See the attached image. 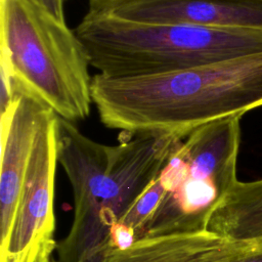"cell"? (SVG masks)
Returning a JSON list of instances; mask_svg holds the SVG:
<instances>
[{
  "label": "cell",
  "instance_id": "1",
  "mask_svg": "<svg viewBox=\"0 0 262 262\" xmlns=\"http://www.w3.org/2000/svg\"><path fill=\"white\" fill-rule=\"evenodd\" d=\"M91 97L101 123L133 135L182 139L208 123L262 105V51L190 69L135 77L93 76Z\"/></svg>",
  "mask_w": 262,
  "mask_h": 262
},
{
  "label": "cell",
  "instance_id": "2",
  "mask_svg": "<svg viewBox=\"0 0 262 262\" xmlns=\"http://www.w3.org/2000/svg\"><path fill=\"white\" fill-rule=\"evenodd\" d=\"M105 77L163 74L262 51V33L86 13L74 30Z\"/></svg>",
  "mask_w": 262,
  "mask_h": 262
},
{
  "label": "cell",
  "instance_id": "3",
  "mask_svg": "<svg viewBox=\"0 0 262 262\" xmlns=\"http://www.w3.org/2000/svg\"><path fill=\"white\" fill-rule=\"evenodd\" d=\"M0 62L11 72L15 94L70 122L85 120L93 103L92 78L75 31L29 0H0Z\"/></svg>",
  "mask_w": 262,
  "mask_h": 262
},
{
  "label": "cell",
  "instance_id": "4",
  "mask_svg": "<svg viewBox=\"0 0 262 262\" xmlns=\"http://www.w3.org/2000/svg\"><path fill=\"white\" fill-rule=\"evenodd\" d=\"M241 116L203 125L174 149L157 177L163 196L141 237L201 231L236 178Z\"/></svg>",
  "mask_w": 262,
  "mask_h": 262
},
{
  "label": "cell",
  "instance_id": "5",
  "mask_svg": "<svg viewBox=\"0 0 262 262\" xmlns=\"http://www.w3.org/2000/svg\"><path fill=\"white\" fill-rule=\"evenodd\" d=\"M112 145L84 135L58 117V163L74 195V218L68 234L56 243L57 262H103L111 251L101 221L102 184Z\"/></svg>",
  "mask_w": 262,
  "mask_h": 262
},
{
  "label": "cell",
  "instance_id": "6",
  "mask_svg": "<svg viewBox=\"0 0 262 262\" xmlns=\"http://www.w3.org/2000/svg\"><path fill=\"white\" fill-rule=\"evenodd\" d=\"M58 162V116L48 110L35 136L9 235L0 262H37L53 238L54 179Z\"/></svg>",
  "mask_w": 262,
  "mask_h": 262
},
{
  "label": "cell",
  "instance_id": "7",
  "mask_svg": "<svg viewBox=\"0 0 262 262\" xmlns=\"http://www.w3.org/2000/svg\"><path fill=\"white\" fill-rule=\"evenodd\" d=\"M107 13L134 21L262 33V0H128Z\"/></svg>",
  "mask_w": 262,
  "mask_h": 262
},
{
  "label": "cell",
  "instance_id": "8",
  "mask_svg": "<svg viewBox=\"0 0 262 262\" xmlns=\"http://www.w3.org/2000/svg\"><path fill=\"white\" fill-rule=\"evenodd\" d=\"M48 110L27 95H15L1 113L0 247L11 230L35 136Z\"/></svg>",
  "mask_w": 262,
  "mask_h": 262
},
{
  "label": "cell",
  "instance_id": "9",
  "mask_svg": "<svg viewBox=\"0 0 262 262\" xmlns=\"http://www.w3.org/2000/svg\"><path fill=\"white\" fill-rule=\"evenodd\" d=\"M245 243L208 229L144 236L125 249L112 250L103 262H224Z\"/></svg>",
  "mask_w": 262,
  "mask_h": 262
},
{
  "label": "cell",
  "instance_id": "10",
  "mask_svg": "<svg viewBox=\"0 0 262 262\" xmlns=\"http://www.w3.org/2000/svg\"><path fill=\"white\" fill-rule=\"evenodd\" d=\"M207 229L231 241L262 238V179L237 180L213 212Z\"/></svg>",
  "mask_w": 262,
  "mask_h": 262
},
{
  "label": "cell",
  "instance_id": "11",
  "mask_svg": "<svg viewBox=\"0 0 262 262\" xmlns=\"http://www.w3.org/2000/svg\"><path fill=\"white\" fill-rule=\"evenodd\" d=\"M224 262H262V238L246 242Z\"/></svg>",
  "mask_w": 262,
  "mask_h": 262
},
{
  "label": "cell",
  "instance_id": "12",
  "mask_svg": "<svg viewBox=\"0 0 262 262\" xmlns=\"http://www.w3.org/2000/svg\"><path fill=\"white\" fill-rule=\"evenodd\" d=\"M39 8L43 9L55 19L61 23H66L63 3L64 0H29Z\"/></svg>",
  "mask_w": 262,
  "mask_h": 262
},
{
  "label": "cell",
  "instance_id": "13",
  "mask_svg": "<svg viewBox=\"0 0 262 262\" xmlns=\"http://www.w3.org/2000/svg\"><path fill=\"white\" fill-rule=\"evenodd\" d=\"M128 0H87L88 13H103Z\"/></svg>",
  "mask_w": 262,
  "mask_h": 262
},
{
  "label": "cell",
  "instance_id": "14",
  "mask_svg": "<svg viewBox=\"0 0 262 262\" xmlns=\"http://www.w3.org/2000/svg\"><path fill=\"white\" fill-rule=\"evenodd\" d=\"M49 262H57V261H56V260H55V259H54V258H53V256H52V257H51V259H50V261H49Z\"/></svg>",
  "mask_w": 262,
  "mask_h": 262
}]
</instances>
